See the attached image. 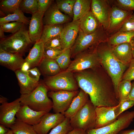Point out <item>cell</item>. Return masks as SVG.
<instances>
[{
    "label": "cell",
    "mask_w": 134,
    "mask_h": 134,
    "mask_svg": "<svg viewBox=\"0 0 134 134\" xmlns=\"http://www.w3.org/2000/svg\"><path fill=\"white\" fill-rule=\"evenodd\" d=\"M73 73L79 87L88 95L95 108L119 104L111 79L101 66Z\"/></svg>",
    "instance_id": "1"
},
{
    "label": "cell",
    "mask_w": 134,
    "mask_h": 134,
    "mask_svg": "<svg viewBox=\"0 0 134 134\" xmlns=\"http://www.w3.org/2000/svg\"><path fill=\"white\" fill-rule=\"evenodd\" d=\"M95 51L101 66L111 79L119 100L118 86L129 64H124L116 58L112 53L111 48L107 42L100 43L96 47Z\"/></svg>",
    "instance_id": "2"
},
{
    "label": "cell",
    "mask_w": 134,
    "mask_h": 134,
    "mask_svg": "<svg viewBox=\"0 0 134 134\" xmlns=\"http://www.w3.org/2000/svg\"><path fill=\"white\" fill-rule=\"evenodd\" d=\"M109 36L103 27L100 26L94 32L84 34L80 29L74 43L70 48L71 57L83 52L95 49L100 43L107 42Z\"/></svg>",
    "instance_id": "3"
},
{
    "label": "cell",
    "mask_w": 134,
    "mask_h": 134,
    "mask_svg": "<svg viewBox=\"0 0 134 134\" xmlns=\"http://www.w3.org/2000/svg\"><path fill=\"white\" fill-rule=\"evenodd\" d=\"M48 89L43 83H40L37 87L30 93L21 95L19 98L21 105L28 106L37 111L49 112L53 107V102L49 98Z\"/></svg>",
    "instance_id": "4"
},
{
    "label": "cell",
    "mask_w": 134,
    "mask_h": 134,
    "mask_svg": "<svg viewBox=\"0 0 134 134\" xmlns=\"http://www.w3.org/2000/svg\"><path fill=\"white\" fill-rule=\"evenodd\" d=\"M32 43L28 31L24 26L15 34L1 39L0 49L11 53L23 56Z\"/></svg>",
    "instance_id": "5"
},
{
    "label": "cell",
    "mask_w": 134,
    "mask_h": 134,
    "mask_svg": "<svg viewBox=\"0 0 134 134\" xmlns=\"http://www.w3.org/2000/svg\"><path fill=\"white\" fill-rule=\"evenodd\" d=\"M70 119L73 128L86 132L95 128L96 119L95 107L90 100Z\"/></svg>",
    "instance_id": "6"
},
{
    "label": "cell",
    "mask_w": 134,
    "mask_h": 134,
    "mask_svg": "<svg viewBox=\"0 0 134 134\" xmlns=\"http://www.w3.org/2000/svg\"><path fill=\"white\" fill-rule=\"evenodd\" d=\"M43 83L51 91L78 90L77 83L73 73L65 70L55 76L48 77Z\"/></svg>",
    "instance_id": "7"
},
{
    "label": "cell",
    "mask_w": 134,
    "mask_h": 134,
    "mask_svg": "<svg viewBox=\"0 0 134 134\" xmlns=\"http://www.w3.org/2000/svg\"><path fill=\"white\" fill-rule=\"evenodd\" d=\"M95 50H87L77 55L65 70L73 73L95 68L100 66Z\"/></svg>",
    "instance_id": "8"
},
{
    "label": "cell",
    "mask_w": 134,
    "mask_h": 134,
    "mask_svg": "<svg viewBox=\"0 0 134 134\" xmlns=\"http://www.w3.org/2000/svg\"><path fill=\"white\" fill-rule=\"evenodd\" d=\"M134 119V110L122 113L113 122L104 127L86 131L87 134H119L128 128Z\"/></svg>",
    "instance_id": "9"
},
{
    "label": "cell",
    "mask_w": 134,
    "mask_h": 134,
    "mask_svg": "<svg viewBox=\"0 0 134 134\" xmlns=\"http://www.w3.org/2000/svg\"><path fill=\"white\" fill-rule=\"evenodd\" d=\"M78 90L69 91L61 90L56 92L51 91L48 94L53 102V111L54 113L64 114L69 107L74 98L78 94Z\"/></svg>",
    "instance_id": "10"
},
{
    "label": "cell",
    "mask_w": 134,
    "mask_h": 134,
    "mask_svg": "<svg viewBox=\"0 0 134 134\" xmlns=\"http://www.w3.org/2000/svg\"><path fill=\"white\" fill-rule=\"evenodd\" d=\"M133 12V11L122 10L112 4L108 26L106 30L108 35L110 36L118 31L126 21Z\"/></svg>",
    "instance_id": "11"
},
{
    "label": "cell",
    "mask_w": 134,
    "mask_h": 134,
    "mask_svg": "<svg viewBox=\"0 0 134 134\" xmlns=\"http://www.w3.org/2000/svg\"><path fill=\"white\" fill-rule=\"evenodd\" d=\"M110 0H92L91 11L106 31L111 9Z\"/></svg>",
    "instance_id": "12"
},
{
    "label": "cell",
    "mask_w": 134,
    "mask_h": 134,
    "mask_svg": "<svg viewBox=\"0 0 134 134\" xmlns=\"http://www.w3.org/2000/svg\"><path fill=\"white\" fill-rule=\"evenodd\" d=\"M19 98L10 102L0 106V123L7 128H10L15 123L16 114L21 106Z\"/></svg>",
    "instance_id": "13"
},
{
    "label": "cell",
    "mask_w": 134,
    "mask_h": 134,
    "mask_svg": "<svg viewBox=\"0 0 134 134\" xmlns=\"http://www.w3.org/2000/svg\"><path fill=\"white\" fill-rule=\"evenodd\" d=\"M65 118L63 114L48 112L42 117L38 124L33 126L37 134H48L51 129L62 122Z\"/></svg>",
    "instance_id": "14"
},
{
    "label": "cell",
    "mask_w": 134,
    "mask_h": 134,
    "mask_svg": "<svg viewBox=\"0 0 134 134\" xmlns=\"http://www.w3.org/2000/svg\"><path fill=\"white\" fill-rule=\"evenodd\" d=\"M71 20L69 16L59 10L54 0L44 13L43 21L44 25H54L63 24L70 22Z\"/></svg>",
    "instance_id": "15"
},
{
    "label": "cell",
    "mask_w": 134,
    "mask_h": 134,
    "mask_svg": "<svg viewBox=\"0 0 134 134\" xmlns=\"http://www.w3.org/2000/svg\"><path fill=\"white\" fill-rule=\"evenodd\" d=\"M80 30L79 20L66 23L60 34L64 44V50L70 49L76 40Z\"/></svg>",
    "instance_id": "16"
},
{
    "label": "cell",
    "mask_w": 134,
    "mask_h": 134,
    "mask_svg": "<svg viewBox=\"0 0 134 134\" xmlns=\"http://www.w3.org/2000/svg\"><path fill=\"white\" fill-rule=\"evenodd\" d=\"M45 111L34 110L28 106L21 105L16 113V119L28 124L34 126L38 124L42 117L46 113Z\"/></svg>",
    "instance_id": "17"
},
{
    "label": "cell",
    "mask_w": 134,
    "mask_h": 134,
    "mask_svg": "<svg viewBox=\"0 0 134 134\" xmlns=\"http://www.w3.org/2000/svg\"><path fill=\"white\" fill-rule=\"evenodd\" d=\"M116 106L95 108L96 119L95 128L108 125L116 120L117 118L115 112Z\"/></svg>",
    "instance_id": "18"
},
{
    "label": "cell",
    "mask_w": 134,
    "mask_h": 134,
    "mask_svg": "<svg viewBox=\"0 0 134 134\" xmlns=\"http://www.w3.org/2000/svg\"><path fill=\"white\" fill-rule=\"evenodd\" d=\"M25 62L23 55L0 49V65L14 72L21 69Z\"/></svg>",
    "instance_id": "19"
},
{
    "label": "cell",
    "mask_w": 134,
    "mask_h": 134,
    "mask_svg": "<svg viewBox=\"0 0 134 134\" xmlns=\"http://www.w3.org/2000/svg\"><path fill=\"white\" fill-rule=\"evenodd\" d=\"M44 13L38 11L32 15L28 32L33 43H35L40 40L44 28L43 19Z\"/></svg>",
    "instance_id": "20"
},
{
    "label": "cell",
    "mask_w": 134,
    "mask_h": 134,
    "mask_svg": "<svg viewBox=\"0 0 134 134\" xmlns=\"http://www.w3.org/2000/svg\"><path fill=\"white\" fill-rule=\"evenodd\" d=\"M20 88L21 95L29 94L34 90L39 83V81L30 78L25 72L20 69L15 71Z\"/></svg>",
    "instance_id": "21"
},
{
    "label": "cell",
    "mask_w": 134,
    "mask_h": 134,
    "mask_svg": "<svg viewBox=\"0 0 134 134\" xmlns=\"http://www.w3.org/2000/svg\"><path fill=\"white\" fill-rule=\"evenodd\" d=\"M44 45L40 40L36 42L24 59L25 62L29 64L31 69L38 66L43 58Z\"/></svg>",
    "instance_id": "22"
},
{
    "label": "cell",
    "mask_w": 134,
    "mask_h": 134,
    "mask_svg": "<svg viewBox=\"0 0 134 134\" xmlns=\"http://www.w3.org/2000/svg\"><path fill=\"white\" fill-rule=\"evenodd\" d=\"M89 97L87 94L82 90H80L64 113V115L65 117L70 119L89 100Z\"/></svg>",
    "instance_id": "23"
},
{
    "label": "cell",
    "mask_w": 134,
    "mask_h": 134,
    "mask_svg": "<svg viewBox=\"0 0 134 134\" xmlns=\"http://www.w3.org/2000/svg\"><path fill=\"white\" fill-rule=\"evenodd\" d=\"M111 48L114 56L124 64H129L133 59L130 42L122 43Z\"/></svg>",
    "instance_id": "24"
},
{
    "label": "cell",
    "mask_w": 134,
    "mask_h": 134,
    "mask_svg": "<svg viewBox=\"0 0 134 134\" xmlns=\"http://www.w3.org/2000/svg\"><path fill=\"white\" fill-rule=\"evenodd\" d=\"M79 21L80 29L86 34L94 32L101 25L91 10Z\"/></svg>",
    "instance_id": "25"
},
{
    "label": "cell",
    "mask_w": 134,
    "mask_h": 134,
    "mask_svg": "<svg viewBox=\"0 0 134 134\" xmlns=\"http://www.w3.org/2000/svg\"><path fill=\"white\" fill-rule=\"evenodd\" d=\"M38 66L42 73L48 77L57 75L61 70L55 60L45 58H43Z\"/></svg>",
    "instance_id": "26"
},
{
    "label": "cell",
    "mask_w": 134,
    "mask_h": 134,
    "mask_svg": "<svg viewBox=\"0 0 134 134\" xmlns=\"http://www.w3.org/2000/svg\"><path fill=\"white\" fill-rule=\"evenodd\" d=\"M134 36V31H118L109 37L107 42L111 47L126 42L130 43Z\"/></svg>",
    "instance_id": "27"
},
{
    "label": "cell",
    "mask_w": 134,
    "mask_h": 134,
    "mask_svg": "<svg viewBox=\"0 0 134 134\" xmlns=\"http://www.w3.org/2000/svg\"><path fill=\"white\" fill-rule=\"evenodd\" d=\"M92 0H76L73 8L72 21L79 20L90 10Z\"/></svg>",
    "instance_id": "28"
},
{
    "label": "cell",
    "mask_w": 134,
    "mask_h": 134,
    "mask_svg": "<svg viewBox=\"0 0 134 134\" xmlns=\"http://www.w3.org/2000/svg\"><path fill=\"white\" fill-rule=\"evenodd\" d=\"M63 24L44 25L40 40L44 44L51 38L60 34Z\"/></svg>",
    "instance_id": "29"
},
{
    "label": "cell",
    "mask_w": 134,
    "mask_h": 134,
    "mask_svg": "<svg viewBox=\"0 0 134 134\" xmlns=\"http://www.w3.org/2000/svg\"><path fill=\"white\" fill-rule=\"evenodd\" d=\"M30 20L28 18L24 15L23 12L19 8L13 13L0 18V25L11 22H17L28 25L29 24Z\"/></svg>",
    "instance_id": "30"
},
{
    "label": "cell",
    "mask_w": 134,
    "mask_h": 134,
    "mask_svg": "<svg viewBox=\"0 0 134 134\" xmlns=\"http://www.w3.org/2000/svg\"><path fill=\"white\" fill-rule=\"evenodd\" d=\"M10 128L15 134H37L33 126L17 119L15 123Z\"/></svg>",
    "instance_id": "31"
},
{
    "label": "cell",
    "mask_w": 134,
    "mask_h": 134,
    "mask_svg": "<svg viewBox=\"0 0 134 134\" xmlns=\"http://www.w3.org/2000/svg\"><path fill=\"white\" fill-rule=\"evenodd\" d=\"M22 0H3L0 3V11L8 14H12L19 8Z\"/></svg>",
    "instance_id": "32"
},
{
    "label": "cell",
    "mask_w": 134,
    "mask_h": 134,
    "mask_svg": "<svg viewBox=\"0 0 134 134\" xmlns=\"http://www.w3.org/2000/svg\"><path fill=\"white\" fill-rule=\"evenodd\" d=\"M76 0H55L59 10L67 14L71 18L73 17V8Z\"/></svg>",
    "instance_id": "33"
},
{
    "label": "cell",
    "mask_w": 134,
    "mask_h": 134,
    "mask_svg": "<svg viewBox=\"0 0 134 134\" xmlns=\"http://www.w3.org/2000/svg\"><path fill=\"white\" fill-rule=\"evenodd\" d=\"M132 85V83L130 81L122 80L118 87V93L119 102L128 98Z\"/></svg>",
    "instance_id": "34"
},
{
    "label": "cell",
    "mask_w": 134,
    "mask_h": 134,
    "mask_svg": "<svg viewBox=\"0 0 134 134\" xmlns=\"http://www.w3.org/2000/svg\"><path fill=\"white\" fill-rule=\"evenodd\" d=\"M19 8L23 12L32 15L38 11L37 0H22Z\"/></svg>",
    "instance_id": "35"
},
{
    "label": "cell",
    "mask_w": 134,
    "mask_h": 134,
    "mask_svg": "<svg viewBox=\"0 0 134 134\" xmlns=\"http://www.w3.org/2000/svg\"><path fill=\"white\" fill-rule=\"evenodd\" d=\"M70 120L69 118H66L63 121L52 129L48 134H67L73 129Z\"/></svg>",
    "instance_id": "36"
},
{
    "label": "cell",
    "mask_w": 134,
    "mask_h": 134,
    "mask_svg": "<svg viewBox=\"0 0 134 134\" xmlns=\"http://www.w3.org/2000/svg\"><path fill=\"white\" fill-rule=\"evenodd\" d=\"M71 57L70 49L69 48L64 50L61 54L55 60L61 70H66L68 67L71 62Z\"/></svg>",
    "instance_id": "37"
},
{
    "label": "cell",
    "mask_w": 134,
    "mask_h": 134,
    "mask_svg": "<svg viewBox=\"0 0 134 134\" xmlns=\"http://www.w3.org/2000/svg\"><path fill=\"white\" fill-rule=\"evenodd\" d=\"M44 47L54 49L64 50L63 41L60 35L53 37L46 42Z\"/></svg>",
    "instance_id": "38"
},
{
    "label": "cell",
    "mask_w": 134,
    "mask_h": 134,
    "mask_svg": "<svg viewBox=\"0 0 134 134\" xmlns=\"http://www.w3.org/2000/svg\"><path fill=\"white\" fill-rule=\"evenodd\" d=\"M25 25L21 22H14L0 24V28L4 32L13 34L19 31Z\"/></svg>",
    "instance_id": "39"
},
{
    "label": "cell",
    "mask_w": 134,
    "mask_h": 134,
    "mask_svg": "<svg viewBox=\"0 0 134 134\" xmlns=\"http://www.w3.org/2000/svg\"><path fill=\"white\" fill-rule=\"evenodd\" d=\"M112 4L126 11H134V0H110Z\"/></svg>",
    "instance_id": "40"
},
{
    "label": "cell",
    "mask_w": 134,
    "mask_h": 134,
    "mask_svg": "<svg viewBox=\"0 0 134 134\" xmlns=\"http://www.w3.org/2000/svg\"><path fill=\"white\" fill-rule=\"evenodd\" d=\"M134 105V100L129 98L120 101L115 109L116 117L118 118L124 111Z\"/></svg>",
    "instance_id": "41"
},
{
    "label": "cell",
    "mask_w": 134,
    "mask_h": 134,
    "mask_svg": "<svg viewBox=\"0 0 134 134\" xmlns=\"http://www.w3.org/2000/svg\"><path fill=\"white\" fill-rule=\"evenodd\" d=\"M63 50L54 49L44 47L43 58L56 60L61 54Z\"/></svg>",
    "instance_id": "42"
},
{
    "label": "cell",
    "mask_w": 134,
    "mask_h": 134,
    "mask_svg": "<svg viewBox=\"0 0 134 134\" xmlns=\"http://www.w3.org/2000/svg\"><path fill=\"white\" fill-rule=\"evenodd\" d=\"M134 31V12L127 19L118 31Z\"/></svg>",
    "instance_id": "43"
},
{
    "label": "cell",
    "mask_w": 134,
    "mask_h": 134,
    "mask_svg": "<svg viewBox=\"0 0 134 134\" xmlns=\"http://www.w3.org/2000/svg\"><path fill=\"white\" fill-rule=\"evenodd\" d=\"M122 80H126L131 81L134 80V59L130 63L129 66L124 74Z\"/></svg>",
    "instance_id": "44"
},
{
    "label": "cell",
    "mask_w": 134,
    "mask_h": 134,
    "mask_svg": "<svg viewBox=\"0 0 134 134\" xmlns=\"http://www.w3.org/2000/svg\"><path fill=\"white\" fill-rule=\"evenodd\" d=\"M54 0H37L38 11L44 13Z\"/></svg>",
    "instance_id": "45"
},
{
    "label": "cell",
    "mask_w": 134,
    "mask_h": 134,
    "mask_svg": "<svg viewBox=\"0 0 134 134\" xmlns=\"http://www.w3.org/2000/svg\"><path fill=\"white\" fill-rule=\"evenodd\" d=\"M26 73L33 80L39 81L41 73L39 70L36 67L30 69Z\"/></svg>",
    "instance_id": "46"
},
{
    "label": "cell",
    "mask_w": 134,
    "mask_h": 134,
    "mask_svg": "<svg viewBox=\"0 0 134 134\" xmlns=\"http://www.w3.org/2000/svg\"><path fill=\"white\" fill-rule=\"evenodd\" d=\"M67 134H87L86 132L81 129L74 128Z\"/></svg>",
    "instance_id": "47"
},
{
    "label": "cell",
    "mask_w": 134,
    "mask_h": 134,
    "mask_svg": "<svg viewBox=\"0 0 134 134\" xmlns=\"http://www.w3.org/2000/svg\"><path fill=\"white\" fill-rule=\"evenodd\" d=\"M30 68V67L29 63L27 62H25L22 65L20 69L22 71L26 72Z\"/></svg>",
    "instance_id": "48"
},
{
    "label": "cell",
    "mask_w": 134,
    "mask_h": 134,
    "mask_svg": "<svg viewBox=\"0 0 134 134\" xmlns=\"http://www.w3.org/2000/svg\"><path fill=\"white\" fill-rule=\"evenodd\" d=\"M128 98L134 100V82L132 83L131 89Z\"/></svg>",
    "instance_id": "49"
},
{
    "label": "cell",
    "mask_w": 134,
    "mask_h": 134,
    "mask_svg": "<svg viewBox=\"0 0 134 134\" xmlns=\"http://www.w3.org/2000/svg\"><path fill=\"white\" fill-rule=\"evenodd\" d=\"M9 129L4 125L0 124V134H5L8 131Z\"/></svg>",
    "instance_id": "50"
},
{
    "label": "cell",
    "mask_w": 134,
    "mask_h": 134,
    "mask_svg": "<svg viewBox=\"0 0 134 134\" xmlns=\"http://www.w3.org/2000/svg\"><path fill=\"white\" fill-rule=\"evenodd\" d=\"M119 134H134V129L123 130Z\"/></svg>",
    "instance_id": "51"
},
{
    "label": "cell",
    "mask_w": 134,
    "mask_h": 134,
    "mask_svg": "<svg viewBox=\"0 0 134 134\" xmlns=\"http://www.w3.org/2000/svg\"><path fill=\"white\" fill-rule=\"evenodd\" d=\"M8 99L6 97L0 96V103L1 104L7 102Z\"/></svg>",
    "instance_id": "52"
},
{
    "label": "cell",
    "mask_w": 134,
    "mask_h": 134,
    "mask_svg": "<svg viewBox=\"0 0 134 134\" xmlns=\"http://www.w3.org/2000/svg\"><path fill=\"white\" fill-rule=\"evenodd\" d=\"M4 32L2 29L0 28V37L1 39H3L6 37L4 35Z\"/></svg>",
    "instance_id": "53"
},
{
    "label": "cell",
    "mask_w": 134,
    "mask_h": 134,
    "mask_svg": "<svg viewBox=\"0 0 134 134\" xmlns=\"http://www.w3.org/2000/svg\"><path fill=\"white\" fill-rule=\"evenodd\" d=\"M132 45V52L133 58L134 59V42H130Z\"/></svg>",
    "instance_id": "54"
},
{
    "label": "cell",
    "mask_w": 134,
    "mask_h": 134,
    "mask_svg": "<svg viewBox=\"0 0 134 134\" xmlns=\"http://www.w3.org/2000/svg\"><path fill=\"white\" fill-rule=\"evenodd\" d=\"M5 134H14L12 131L9 129L7 132Z\"/></svg>",
    "instance_id": "55"
},
{
    "label": "cell",
    "mask_w": 134,
    "mask_h": 134,
    "mask_svg": "<svg viewBox=\"0 0 134 134\" xmlns=\"http://www.w3.org/2000/svg\"><path fill=\"white\" fill-rule=\"evenodd\" d=\"M130 42H134V36Z\"/></svg>",
    "instance_id": "56"
}]
</instances>
